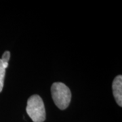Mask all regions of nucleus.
Segmentation results:
<instances>
[{"mask_svg":"<svg viewBox=\"0 0 122 122\" xmlns=\"http://www.w3.org/2000/svg\"><path fill=\"white\" fill-rule=\"evenodd\" d=\"M53 100L57 107L65 110L69 105L71 100V92L69 87L61 82L54 83L51 87Z\"/></svg>","mask_w":122,"mask_h":122,"instance_id":"f257e3e1","label":"nucleus"},{"mask_svg":"<svg viewBox=\"0 0 122 122\" xmlns=\"http://www.w3.org/2000/svg\"><path fill=\"white\" fill-rule=\"evenodd\" d=\"M26 111L33 122H44L46 119L44 102L39 95H32L28 99Z\"/></svg>","mask_w":122,"mask_h":122,"instance_id":"f03ea898","label":"nucleus"},{"mask_svg":"<svg viewBox=\"0 0 122 122\" xmlns=\"http://www.w3.org/2000/svg\"><path fill=\"white\" fill-rule=\"evenodd\" d=\"M113 94L115 99L119 107H122V76L118 75L113 81Z\"/></svg>","mask_w":122,"mask_h":122,"instance_id":"7ed1b4c3","label":"nucleus"},{"mask_svg":"<svg viewBox=\"0 0 122 122\" xmlns=\"http://www.w3.org/2000/svg\"><path fill=\"white\" fill-rule=\"evenodd\" d=\"M5 75V69L3 65L2 61L0 59V92H1L4 87Z\"/></svg>","mask_w":122,"mask_h":122,"instance_id":"20e7f679","label":"nucleus"},{"mask_svg":"<svg viewBox=\"0 0 122 122\" xmlns=\"http://www.w3.org/2000/svg\"><path fill=\"white\" fill-rule=\"evenodd\" d=\"M10 58V53L9 51H5L4 54L1 58V61L3 62V65L5 67V69H6L8 66V61Z\"/></svg>","mask_w":122,"mask_h":122,"instance_id":"39448f33","label":"nucleus"}]
</instances>
